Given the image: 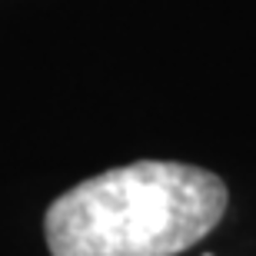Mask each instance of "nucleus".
Instances as JSON below:
<instances>
[{
  "instance_id": "nucleus-2",
  "label": "nucleus",
  "mask_w": 256,
  "mask_h": 256,
  "mask_svg": "<svg viewBox=\"0 0 256 256\" xmlns=\"http://www.w3.org/2000/svg\"><path fill=\"white\" fill-rule=\"evenodd\" d=\"M206 256H213V253H206Z\"/></svg>"
},
{
  "instance_id": "nucleus-1",
  "label": "nucleus",
  "mask_w": 256,
  "mask_h": 256,
  "mask_svg": "<svg viewBox=\"0 0 256 256\" xmlns=\"http://www.w3.org/2000/svg\"><path fill=\"white\" fill-rule=\"evenodd\" d=\"M216 173L173 160H140L76 183L44 220L54 256H176L226 213Z\"/></svg>"
}]
</instances>
